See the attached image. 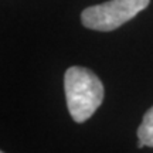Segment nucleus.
Returning <instances> with one entry per match:
<instances>
[{
	"instance_id": "f257e3e1",
	"label": "nucleus",
	"mask_w": 153,
	"mask_h": 153,
	"mask_svg": "<svg viewBox=\"0 0 153 153\" xmlns=\"http://www.w3.org/2000/svg\"><path fill=\"white\" fill-rule=\"evenodd\" d=\"M67 108L76 123L88 120L104 101V85L85 67H70L64 75Z\"/></svg>"
},
{
	"instance_id": "f03ea898",
	"label": "nucleus",
	"mask_w": 153,
	"mask_h": 153,
	"mask_svg": "<svg viewBox=\"0 0 153 153\" xmlns=\"http://www.w3.org/2000/svg\"><path fill=\"white\" fill-rule=\"evenodd\" d=\"M149 3L150 0H109L87 7L81 14V22L91 30L112 31L145 10Z\"/></svg>"
},
{
	"instance_id": "7ed1b4c3",
	"label": "nucleus",
	"mask_w": 153,
	"mask_h": 153,
	"mask_svg": "<svg viewBox=\"0 0 153 153\" xmlns=\"http://www.w3.org/2000/svg\"><path fill=\"white\" fill-rule=\"evenodd\" d=\"M137 137L145 146L153 148V106L145 114L142 123L137 129Z\"/></svg>"
},
{
	"instance_id": "20e7f679",
	"label": "nucleus",
	"mask_w": 153,
	"mask_h": 153,
	"mask_svg": "<svg viewBox=\"0 0 153 153\" xmlns=\"http://www.w3.org/2000/svg\"><path fill=\"white\" fill-rule=\"evenodd\" d=\"M1 153H3V152H1Z\"/></svg>"
}]
</instances>
